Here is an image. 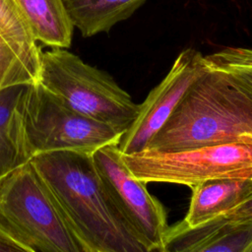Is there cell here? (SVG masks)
Here are the masks:
<instances>
[{"mask_svg":"<svg viewBox=\"0 0 252 252\" xmlns=\"http://www.w3.org/2000/svg\"><path fill=\"white\" fill-rule=\"evenodd\" d=\"M31 162L83 252H162L150 249L125 220L92 154L52 152Z\"/></svg>","mask_w":252,"mask_h":252,"instance_id":"1","label":"cell"},{"mask_svg":"<svg viewBox=\"0 0 252 252\" xmlns=\"http://www.w3.org/2000/svg\"><path fill=\"white\" fill-rule=\"evenodd\" d=\"M232 142L252 143V94L207 68L147 149L176 151Z\"/></svg>","mask_w":252,"mask_h":252,"instance_id":"2","label":"cell"},{"mask_svg":"<svg viewBox=\"0 0 252 252\" xmlns=\"http://www.w3.org/2000/svg\"><path fill=\"white\" fill-rule=\"evenodd\" d=\"M0 230L32 252H83L31 160L0 180Z\"/></svg>","mask_w":252,"mask_h":252,"instance_id":"3","label":"cell"},{"mask_svg":"<svg viewBox=\"0 0 252 252\" xmlns=\"http://www.w3.org/2000/svg\"><path fill=\"white\" fill-rule=\"evenodd\" d=\"M37 83L75 111L124 132L139 111V104L111 76L66 48L41 53Z\"/></svg>","mask_w":252,"mask_h":252,"instance_id":"4","label":"cell"},{"mask_svg":"<svg viewBox=\"0 0 252 252\" xmlns=\"http://www.w3.org/2000/svg\"><path fill=\"white\" fill-rule=\"evenodd\" d=\"M21 119L32 158L60 151L93 154L118 144L125 133L75 111L38 83L28 85L24 92Z\"/></svg>","mask_w":252,"mask_h":252,"instance_id":"5","label":"cell"},{"mask_svg":"<svg viewBox=\"0 0 252 252\" xmlns=\"http://www.w3.org/2000/svg\"><path fill=\"white\" fill-rule=\"evenodd\" d=\"M121 158L144 183L164 182L192 187L207 180L252 173V143L204 145L176 151L144 150Z\"/></svg>","mask_w":252,"mask_h":252,"instance_id":"6","label":"cell"},{"mask_svg":"<svg viewBox=\"0 0 252 252\" xmlns=\"http://www.w3.org/2000/svg\"><path fill=\"white\" fill-rule=\"evenodd\" d=\"M117 145L102 147L92 154L96 171L112 201L144 243L150 249L162 251L169 227L165 210L150 194L147 184L128 170Z\"/></svg>","mask_w":252,"mask_h":252,"instance_id":"7","label":"cell"},{"mask_svg":"<svg viewBox=\"0 0 252 252\" xmlns=\"http://www.w3.org/2000/svg\"><path fill=\"white\" fill-rule=\"evenodd\" d=\"M204 55L194 48L182 50L161 82L139 104L138 114L117 147L123 155L146 150L169 119L191 85L206 71Z\"/></svg>","mask_w":252,"mask_h":252,"instance_id":"8","label":"cell"},{"mask_svg":"<svg viewBox=\"0 0 252 252\" xmlns=\"http://www.w3.org/2000/svg\"><path fill=\"white\" fill-rule=\"evenodd\" d=\"M251 247L252 220L215 218L192 228L183 221L169 226L162 252H249Z\"/></svg>","mask_w":252,"mask_h":252,"instance_id":"9","label":"cell"},{"mask_svg":"<svg viewBox=\"0 0 252 252\" xmlns=\"http://www.w3.org/2000/svg\"><path fill=\"white\" fill-rule=\"evenodd\" d=\"M190 188L189 209L182 221L192 228L245 202L252 195V173L211 179Z\"/></svg>","mask_w":252,"mask_h":252,"instance_id":"10","label":"cell"},{"mask_svg":"<svg viewBox=\"0 0 252 252\" xmlns=\"http://www.w3.org/2000/svg\"><path fill=\"white\" fill-rule=\"evenodd\" d=\"M27 86L0 91V180L32 159L21 119V101Z\"/></svg>","mask_w":252,"mask_h":252,"instance_id":"11","label":"cell"},{"mask_svg":"<svg viewBox=\"0 0 252 252\" xmlns=\"http://www.w3.org/2000/svg\"><path fill=\"white\" fill-rule=\"evenodd\" d=\"M147 0H63L74 28L84 37L108 32L130 18Z\"/></svg>","mask_w":252,"mask_h":252,"instance_id":"12","label":"cell"},{"mask_svg":"<svg viewBox=\"0 0 252 252\" xmlns=\"http://www.w3.org/2000/svg\"><path fill=\"white\" fill-rule=\"evenodd\" d=\"M36 41L51 48H68L74 26L63 0H19Z\"/></svg>","mask_w":252,"mask_h":252,"instance_id":"13","label":"cell"},{"mask_svg":"<svg viewBox=\"0 0 252 252\" xmlns=\"http://www.w3.org/2000/svg\"><path fill=\"white\" fill-rule=\"evenodd\" d=\"M0 35L40 69L42 51L19 0H0Z\"/></svg>","mask_w":252,"mask_h":252,"instance_id":"14","label":"cell"},{"mask_svg":"<svg viewBox=\"0 0 252 252\" xmlns=\"http://www.w3.org/2000/svg\"><path fill=\"white\" fill-rule=\"evenodd\" d=\"M204 61L208 69L226 75L252 94V48L225 47Z\"/></svg>","mask_w":252,"mask_h":252,"instance_id":"15","label":"cell"},{"mask_svg":"<svg viewBox=\"0 0 252 252\" xmlns=\"http://www.w3.org/2000/svg\"><path fill=\"white\" fill-rule=\"evenodd\" d=\"M39 68L0 35V91L38 82Z\"/></svg>","mask_w":252,"mask_h":252,"instance_id":"16","label":"cell"},{"mask_svg":"<svg viewBox=\"0 0 252 252\" xmlns=\"http://www.w3.org/2000/svg\"><path fill=\"white\" fill-rule=\"evenodd\" d=\"M218 218H221L227 220H252V195L242 204Z\"/></svg>","mask_w":252,"mask_h":252,"instance_id":"17","label":"cell"},{"mask_svg":"<svg viewBox=\"0 0 252 252\" xmlns=\"http://www.w3.org/2000/svg\"><path fill=\"white\" fill-rule=\"evenodd\" d=\"M0 252H32L20 245L0 230Z\"/></svg>","mask_w":252,"mask_h":252,"instance_id":"18","label":"cell"},{"mask_svg":"<svg viewBox=\"0 0 252 252\" xmlns=\"http://www.w3.org/2000/svg\"><path fill=\"white\" fill-rule=\"evenodd\" d=\"M249 252H252V247H251V249H250V251Z\"/></svg>","mask_w":252,"mask_h":252,"instance_id":"19","label":"cell"}]
</instances>
